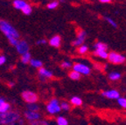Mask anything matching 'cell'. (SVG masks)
<instances>
[{
  "instance_id": "obj_1",
  "label": "cell",
  "mask_w": 126,
  "mask_h": 125,
  "mask_svg": "<svg viewBox=\"0 0 126 125\" xmlns=\"http://www.w3.org/2000/svg\"><path fill=\"white\" fill-rule=\"evenodd\" d=\"M0 30L6 36L7 39L9 38H16L18 39L19 38V33L13 26L11 25L9 22L6 20L0 19Z\"/></svg>"
},
{
  "instance_id": "obj_2",
  "label": "cell",
  "mask_w": 126,
  "mask_h": 125,
  "mask_svg": "<svg viewBox=\"0 0 126 125\" xmlns=\"http://www.w3.org/2000/svg\"><path fill=\"white\" fill-rule=\"evenodd\" d=\"M20 119V115L18 112L8 111L5 113H0V125H7L17 123Z\"/></svg>"
},
{
  "instance_id": "obj_3",
  "label": "cell",
  "mask_w": 126,
  "mask_h": 125,
  "mask_svg": "<svg viewBox=\"0 0 126 125\" xmlns=\"http://www.w3.org/2000/svg\"><path fill=\"white\" fill-rule=\"evenodd\" d=\"M47 110L49 114H56L59 113L61 110V105L59 103V101L57 99H52L47 105Z\"/></svg>"
},
{
  "instance_id": "obj_4",
  "label": "cell",
  "mask_w": 126,
  "mask_h": 125,
  "mask_svg": "<svg viewBox=\"0 0 126 125\" xmlns=\"http://www.w3.org/2000/svg\"><path fill=\"white\" fill-rule=\"evenodd\" d=\"M108 60L113 64H123L124 62H125V57L115 52H111L109 53Z\"/></svg>"
},
{
  "instance_id": "obj_5",
  "label": "cell",
  "mask_w": 126,
  "mask_h": 125,
  "mask_svg": "<svg viewBox=\"0 0 126 125\" xmlns=\"http://www.w3.org/2000/svg\"><path fill=\"white\" fill-rule=\"evenodd\" d=\"M21 97L27 103H35L38 101V94L32 91H24L21 94Z\"/></svg>"
},
{
  "instance_id": "obj_6",
  "label": "cell",
  "mask_w": 126,
  "mask_h": 125,
  "mask_svg": "<svg viewBox=\"0 0 126 125\" xmlns=\"http://www.w3.org/2000/svg\"><path fill=\"white\" fill-rule=\"evenodd\" d=\"M73 69L78 72L79 74H84V75H89L91 72V69L89 66L81 64V63H75L73 66Z\"/></svg>"
},
{
  "instance_id": "obj_7",
  "label": "cell",
  "mask_w": 126,
  "mask_h": 125,
  "mask_svg": "<svg viewBox=\"0 0 126 125\" xmlns=\"http://www.w3.org/2000/svg\"><path fill=\"white\" fill-rule=\"evenodd\" d=\"M16 49H17V51L19 54H24V53H27L29 51V45L26 41L25 40H18V44L16 45Z\"/></svg>"
},
{
  "instance_id": "obj_8",
  "label": "cell",
  "mask_w": 126,
  "mask_h": 125,
  "mask_svg": "<svg viewBox=\"0 0 126 125\" xmlns=\"http://www.w3.org/2000/svg\"><path fill=\"white\" fill-rule=\"evenodd\" d=\"M25 117L27 120L30 121H35V120H39L41 115L40 114L38 113V112H34V111H30V110H26L25 112Z\"/></svg>"
},
{
  "instance_id": "obj_9",
  "label": "cell",
  "mask_w": 126,
  "mask_h": 125,
  "mask_svg": "<svg viewBox=\"0 0 126 125\" xmlns=\"http://www.w3.org/2000/svg\"><path fill=\"white\" fill-rule=\"evenodd\" d=\"M102 95L104 97H107L109 99H118L120 97L119 92L116 90H108V91H104L102 92Z\"/></svg>"
},
{
  "instance_id": "obj_10",
  "label": "cell",
  "mask_w": 126,
  "mask_h": 125,
  "mask_svg": "<svg viewBox=\"0 0 126 125\" xmlns=\"http://www.w3.org/2000/svg\"><path fill=\"white\" fill-rule=\"evenodd\" d=\"M85 38H86V31H81V32L78 34V36H77V39L74 41L73 45L76 46V47H79V46L82 45V44L84 43Z\"/></svg>"
},
{
  "instance_id": "obj_11",
  "label": "cell",
  "mask_w": 126,
  "mask_h": 125,
  "mask_svg": "<svg viewBox=\"0 0 126 125\" xmlns=\"http://www.w3.org/2000/svg\"><path fill=\"white\" fill-rule=\"evenodd\" d=\"M49 45L51 46V47H60V46H61V37H60L59 35H54L53 38H51V39H49Z\"/></svg>"
},
{
  "instance_id": "obj_12",
  "label": "cell",
  "mask_w": 126,
  "mask_h": 125,
  "mask_svg": "<svg viewBox=\"0 0 126 125\" xmlns=\"http://www.w3.org/2000/svg\"><path fill=\"white\" fill-rule=\"evenodd\" d=\"M28 3L26 2V0H14L12 4H13V7L17 10L21 11L25 6Z\"/></svg>"
},
{
  "instance_id": "obj_13",
  "label": "cell",
  "mask_w": 126,
  "mask_h": 125,
  "mask_svg": "<svg viewBox=\"0 0 126 125\" xmlns=\"http://www.w3.org/2000/svg\"><path fill=\"white\" fill-rule=\"evenodd\" d=\"M39 74L40 76L44 77V78H52V77H53V73H52L51 71L44 68V67H40V68H39Z\"/></svg>"
},
{
  "instance_id": "obj_14",
  "label": "cell",
  "mask_w": 126,
  "mask_h": 125,
  "mask_svg": "<svg viewBox=\"0 0 126 125\" xmlns=\"http://www.w3.org/2000/svg\"><path fill=\"white\" fill-rule=\"evenodd\" d=\"M20 61H21V62L23 64H28L30 62V61H31V53L29 52H27V53L22 54Z\"/></svg>"
},
{
  "instance_id": "obj_15",
  "label": "cell",
  "mask_w": 126,
  "mask_h": 125,
  "mask_svg": "<svg viewBox=\"0 0 126 125\" xmlns=\"http://www.w3.org/2000/svg\"><path fill=\"white\" fill-rule=\"evenodd\" d=\"M94 47L95 50H101V51H106L107 49H108V46L106 44L102 43V42H97V43H95Z\"/></svg>"
},
{
  "instance_id": "obj_16",
  "label": "cell",
  "mask_w": 126,
  "mask_h": 125,
  "mask_svg": "<svg viewBox=\"0 0 126 125\" xmlns=\"http://www.w3.org/2000/svg\"><path fill=\"white\" fill-rule=\"evenodd\" d=\"M70 102H71V103L75 106H81V104H82V101H81V98L78 97V96H74V97H72L70 100Z\"/></svg>"
},
{
  "instance_id": "obj_17",
  "label": "cell",
  "mask_w": 126,
  "mask_h": 125,
  "mask_svg": "<svg viewBox=\"0 0 126 125\" xmlns=\"http://www.w3.org/2000/svg\"><path fill=\"white\" fill-rule=\"evenodd\" d=\"M29 63L31 64L32 66L36 67V68H40V67H42V66H43V63L40 61H39V60H31Z\"/></svg>"
},
{
  "instance_id": "obj_18",
  "label": "cell",
  "mask_w": 126,
  "mask_h": 125,
  "mask_svg": "<svg viewBox=\"0 0 126 125\" xmlns=\"http://www.w3.org/2000/svg\"><path fill=\"white\" fill-rule=\"evenodd\" d=\"M69 78L74 80H80V78H81V74H79L78 72H76V71H75V70L71 71V72L69 73Z\"/></svg>"
},
{
  "instance_id": "obj_19",
  "label": "cell",
  "mask_w": 126,
  "mask_h": 125,
  "mask_svg": "<svg viewBox=\"0 0 126 125\" xmlns=\"http://www.w3.org/2000/svg\"><path fill=\"white\" fill-rule=\"evenodd\" d=\"M94 54L97 55L98 57L102 58V59H108L109 53H107V51H101V50H95L94 51Z\"/></svg>"
},
{
  "instance_id": "obj_20",
  "label": "cell",
  "mask_w": 126,
  "mask_h": 125,
  "mask_svg": "<svg viewBox=\"0 0 126 125\" xmlns=\"http://www.w3.org/2000/svg\"><path fill=\"white\" fill-rule=\"evenodd\" d=\"M11 109V105L8 102H4L2 105L0 106V113H5V112H8Z\"/></svg>"
},
{
  "instance_id": "obj_21",
  "label": "cell",
  "mask_w": 126,
  "mask_h": 125,
  "mask_svg": "<svg viewBox=\"0 0 126 125\" xmlns=\"http://www.w3.org/2000/svg\"><path fill=\"white\" fill-rule=\"evenodd\" d=\"M21 12H23L25 15H30V14L32 13V6L30 5L29 4H27L23 9H22Z\"/></svg>"
},
{
  "instance_id": "obj_22",
  "label": "cell",
  "mask_w": 126,
  "mask_h": 125,
  "mask_svg": "<svg viewBox=\"0 0 126 125\" xmlns=\"http://www.w3.org/2000/svg\"><path fill=\"white\" fill-rule=\"evenodd\" d=\"M58 5H59V2L53 0V1H51L50 3L47 4V9H49V10H54V9H56V8L58 7Z\"/></svg>"
},
{
  "instance_id": "obj_23",
  "label": "cell",
  "mask_w": 126,
  "mask_h": 125,
  "mask_svg": "<svg viewBox=\"0 0 126 125\" xmlns=\"http://www.w3.org/2000/svg\"><path fill=\"white\" fill-rule=\"evenodd\" d=\"M39 109V107L35 103H28L27 104V110L30 111H34V112H38Z\"/></svg>"
},
{
  "instance_id": "obj_24",
  "label": "cell",
  "mask_w": 126,
  "mask_h": 125,
  "mask_svg": "<svg viewBox=\"0 0 126 125\" xmlns=\"http://www.w3.org/2000/svg\"><path fill=\"white\" fill-rule=\"evenodd\" d=\"M109 78H110L111 80H117L121 78V74H119V73H116V72L110 73V74H109Z\"/></svg>"
},
{
  "instance_id": "obj_25",
  "label": "cell",
  "mask_w": 126,
  "mask_h": 125,
  "mask_svg": "<svg viewBox=\"0 0 126 125\" xmlns=\"http://www.w3.org/2000/svg\"><path fill=\"white\" fill-rule=\"evenodd\" d=\"M57 125H68V122L63 116H59L57 118Z\"/></svg>"
},
{
  "instance_id": "obj_26",
  "label": "cell",
  "mask_w": 126,
  "mask_h": 125,
  "mask_svg": "<svg viewBox=\"0 0 126 125\" xmlns=\"http://www.w3.org/2000/svg\"><path fill=\"white\" fill-rule=\"evenodd\" d=\"M30 125H49L47 121H39V120H35V121H30Z\"/></svg>"
},
{
  "instance_id": "obj_27",
  "label": "cell",
  "mask_w": 126,
  "mask_h": 125,
  "mask_svg": "<svg viewBox=\"0 0 126 125\" xmlns=\"http://www.w3.org/2000/svg\"><path fill=\"white\" fill-rule=\"evenodd\" d=\"M88 50H89V48H88V47L85 46V45H81L80 46V47L78 48L79 53H81V54H84V53H86L87 52H88Z\"/></svg>"
},
{
  "instance_id": "obj_28",
  "label": "cell",
  "mask_w": 126,
  "mask_h": 125,
  "mask_svg": "<svg viewBox=\"0 0 126 125\" xmlns=\"http://www.w3.org/2000/svg\"><path fill=\"white\" fill-rule=\"evenodd\" d=\"M118 101V104L121 106V107L124 108V109H126V99L124 97H119L117 99Z\"/></svg>"
},
{
  "instance_id": "obj_29",
  "label": "cell",
  "mask_w": 126,
  "mask_h": 125,
  "mask_svg": "<svg viewBox=\"0 0 126 125\" xmlns=\"http://www.w3.org/2000/svg\"><path fill=\"white\" fill-rule=\"evenodd\" d=\"M104 19L106 20V21L108 22L109 24H110V26H112L113 27H115V28L117 27V25H116V23L114 21V20L112 19V18H109V17H104Z\"/></svg>"
},
{
  "instance_id": "obj_30",
  "label": "cell",
  "mask_w": 126,
  "mask_h": 125,
  "mask_svg": "<svg viewBox=\"0 0 126 125\" xmlns=\"http://www.w3.org/2000/svg\"><path fill=\"white\" fill-rule=\"evenodd\" d=\"M60 105H61V109L65 110V111H68V110L70 109V106H69V104L67 103V102H61Z\"/></svg>"
},
{
  "instance_id": "obj_31",
  "label": "cell",
  "mask_w": 126,
  "mask_h": 125,
  "mask_svg": "<svg viewBox=\"0 0 126 125\" xmlns=\"http://www.w3.org/2000/svg\"><path fill=\"white\" fill-rule=\"evenodd\" d=\"M8 40H9L11 45L13 46V47H16V45H17L18 42V39H16V38H9Z\"/></svg>"
},
{
  "instance_id": "obj_32",
  "label": "cell",
  "mask_w": 126,
  "mask_h": 125,
  "mask_svg": "<svg viewBox=\"0 0 126 125\" xmlns=\"http://www.w3.org/2000/svg\"><path fill=\"white\" fill-rule=\"evenodd\" d=\"M71 66H72V64L68 61H63L61 63V67L62 68H65V69H67V68H70Z\"/></svg>"
},
{
  "instance_id": "obj_33",
  "label": "cell",
  "mask_w": 126,
  "mask_h": 125,
  "mask_svg": "<svg viewBox=\"0 0 126 125\" xmlns=\"http://www.w3.org/2000/svg\"><path fill=\"white\" fill-rule=\"evenodd\" d=\"M5 61H6L5 56H4V55H1V56H0V66H3V65L5 63Z\"/></svg>"
},
{
  "instance_id": "obj_34",
  "label": "cell",
  "mask_w": 126,
  "mask_h": 125,
  "mask_svg": "<svg viewBox=\"0 0 126 125\" xmlns=\"http://www.w3.org/2000/svg\"><path fill=\"white\" fill-rule=\"evenodd\" d=\"M46 43H47V40H46L45 39H39L36 44H37V45H45Z\"/></svg>"
},
{
  "instance_id": "obj_35",
  "label": "cell",
  "mask_w": 126,
  "mask_h": 125,
  "mask_svg": "<svg viewBox=\"0 0 126 125\" xmlns=\"http://www.w3.org/2000/svg\"><path fill=\"white\" fill-rule=\"evenodd\" d=\"M101 3H110L112 0H99Z\"/></svg>"
},
{
  "instance_id": "obj_36",
  "label": "cell",
  "mask_w": 126,
  "mask_h": 125,
  "mask_svg": "<svg viewBox=\"0 0 126 125\" xmlns=\"http://www.w3.org/2000/svg\"><path fill=\"white\" fill-rule=\"evenodd\" d=\"M4 102H5V101H4V98H0V106L2 105V104L4 103Z\"/></svg>"
},
{
  "instance_id": "obj_37",
  "label": "cell",
  "mask_w": 126,
  "mask_h": 125,
  "mask_svg": "<svg viewBox=\"0 0 126 125\" xmlns=\"http://www.w3.org/2000/svg\"><path fill=\"white\" fill-rule=\"evenodd\" d=\"M18 124H19V125H24V121H23V120H21V119L18 120Z\"/></svg>"
},
{
  "instance_id": "obj_38",
  "label": "cell",
  "mask_w": 126,
  "mask_h": 125,
  "mask_svg": "<svg viewBox=\"0 0 126 125\" xmlns=\"http://www.w3.org/2000/svg\"><path fill=\"white\" fill-rule=\"evenodd\" d=\"M14 83L13 82H10V83H8V86H10V87H13Z\"/></svg>"
}]
</instances>
